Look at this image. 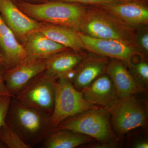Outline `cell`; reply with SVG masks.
<instances>
[{"label": "cell", "mask_w": 148, "mask_h": 148, "mask_svg": "<svg viewBox=\"0 0 148 148\" xmlns=\"http://www.w3.org/2000/svg\"><path fill=\"white\" fill-rule=\"evenodd\" d=\"M5 121L32 148L43 142L53 131L51 116L12 97Z\"/></svg>", "instance_id": "obj_1"}, {"label": "cell", "mask_w": 148, "mask_h": 148, "mask_svg": "<svg viewBox=\"0 0 148 148\" xmlns=\"http://www.w3.org/2000/svg\"><path fill=\"white\" fill-rule=\"evenodd\" d=\"M15 3L24 14L36 21L68 27L77 32L81 30L86 16L83 7L71 3H33L19 0Z\"/></svg>", "instance_id": "obj_2"}, {"label": "cell", "mask_w": 148, "mask_h": 148, "mask_svg": "<svg viewBox=\"0 0 148 148\" xmlns=\"http://www.w3.org/2000/svg\"><path fill=\"white\" fill-rule=\"evenodd\" d=\"M110 118V114L108 109L98 107L67 119L55 130H70L107 143L115 138L111 127Z\"/></svg>", "instance_id": "obj_3"}, {"label": "cell", "mask_w": 148, "mask_h": 148, "mask_svg": "<svg viewBox=\"0 0 148 148\" xmlns=\"http://www.w3.org/2000/svg\"><path fill=\"white\" fill-rule=\"evenodd\" d=\"M55 88L54 108L51 116L52 129L55 130L65 120L99 106L89 103L69 80L64 77L53 79Z\"/></svg>", "instance_id": "obj_4"}, {"label": "cell", "mask_w": 148, "mask_h": 148, "mask_svg": "<svg viewBox=\"0 0 148 148\" xmlns=\"http://www.w3.org/2000/svg\"><path fill=\"white\" fill-rule=\"evenodd\" d=\"M112 117L113 126L120 135L144 127L147 123V110L143 103L133 95L119 98L107 108Z\"/></svg>", "instance_id": "obj_5"}, {"label": "cell", "mask_w": 148, "mask_h": 148, "mask_svg": "<svg viewBox=\"0 0 148 148\" xmlns=\"http://www.w3.org/2000/svg\"><path fill=\"white\" fill-rule=\"evenodd\" d=\"M53 79L44 72L13 96L21 103L51 116L55 101Z\"/></svg>", "instance_id": "obj_6"}, {"label": "cell", "mask_w": 148, "mask_h": 148, "mask_svg": "<svg viewBox=\"0 0 148 148\" xmlns=\"http://www.w3.org/2000/svg\"><path fill=\"white\" fill-rule=\"evenodd\" d=\"M45 69V60L27 57L12 68L5 69L3 79L6 87L13 97Z\"/></svg>", "instance_id": "obj_7"}, {"label": "cell", "mask_w": 148, "mask_h": 148, "mask_svg": "<svg viewBox=\"0 0 148 148\" xmlns=\"http://www.w3.org/2000/svg\"><path fill=\"white\" fill-rule=\"evenodd\" d=\"M0 14L16 38L23 42L30 34L39 31L41 22L20 10L12 0H0Z\"/></svg>", "instance_id": "obj_8"}, {"label": "cell", "mask_w": 148, "mask_h": 148, "mask_svg": "<svg viewBox=\"0 0 148 148\" xmlns=\"http://www.w3.org/2000/svg\"><path fill=\"white\" fill-rule=\"evenodd\" d=\"M78 34L85 48L91 52L131 65V58L136 52L124 40L97 38L78 32Z\"/></svg>", "instance_id": "obj_9"}, {"label": "cell", "mask_w": 148, "mask_h": 148, "mask_svg": "<svg viewBox=\"0 0 148 148\" xmlns=\"http://www.w3.org/2000/svg\"><path fill=\"white\" fill-rule=\"evenodd\" d=\"M0 50L5 69H10L27 58L25 49L0 14Z\"/></svg>", "instance_id": "obj_10"}, {"label": "cell", "mask_w": 148, "mask_h": 148, "mask_svg": "<svg viewBox=\"0 0 148 148\" xmlns=\"http://www.w3.org/2000/svg\"><path fill=\"white\" fill-rule=\"evenodd\" d=\"M106 69L119 98L134 95L145 90L144 86L138 82L119 61H111Z\"/></svg>", "instance_id": "obj_11"}, {"label": "cell", "mask_w": 148, "mask_h": 148, "mask_svg": "<svg viewBox=\"0 0 148 148\" xmlns=\"http://www.w3.org/2000/svg\"><path fill=\"white\" fill-rule=\"evenodd\" d=\"M81 91L88 102L103 108H109L119 98L112 82L107 75H101Z\"/></svg>", "instance_id": "obj_12"}, {"label": "cell", "mask_w": 148, "mask_h": 148, "mask_svg": "<svg viewBox=\"0 0 148 148\" xmlns=\"http://www.w3.org/2000/svg\"><path fill=\"white\" fill-rule=\"evenodd\" d=\"M23 43L27 57L34 59L46 60L67 49L39 31L30 34Z\"/></svg>", "instance_id": "obj_13"}, {"label": "cell", "mask_w": 148, "mask_h": 148, "mask_svg": "<svg viewBox=\"0 0 148 148\" xmlns=\"http://www.w3.org/2000/svg\"><path fill=\"white\" fill-rule=\"evenodd\" d=\"M85 55L77 52H60L45 60V72L53 79L62 77L75 69L85 58Z\"/></svg>", "instance_id": "obj_14"}, {"label": "cell", "mask_w": 148, "mask_h": 148, "mask_svg": "<svg viewBox=\"0 0 148 148\" xmlns=\"http://www.w3.org/2000/svg\"><path fill=\"white\" fill-rule=\"evenodd\" d=\"M39 32L56 42L67 48L71 49L76 52L85 48L78 32L68 27L41 22Z\"/></svg>", "instance_id": "obj_15"}, {"label": "cell", "mask_w": 148, "mask_h": 148, "mask_svg": "<svg viewBox=\"0 0 148 148\" xmlns=\"http://www.w3.org/2000/svg\"><path fill=\"white\" fill-rule=\"evenodd\" d=\"M81 29L93 38L123 40V35L118 28L101 16L85 17Z\"/></svg>", "instance_id": "obj_16"}, {"label": "cell", "mask_w": 148, "mask_h": 148, "mask_svg": "<svg viewBox=\"0 0 148 148\" xmlns=\"http://www.w3.org/2000/svg\"><path fill=\"white\" fill-rule=\"evenodd\" d=\"M89 136L66 130H53L43 141L46 148H74L92 141Z\"/></svg>", "instance_id": "obj_17"}, {"label": "cell", "mask_w": 148, "mask_h": 148, "mask_svg": "<svg viewBox=\"0 0 148 148\" xmlns=\"http://www.w3.org/2000/svg\"><path fill=\"white\" fill-rule=\"evenodd\" d=\"M116 16L130 24L138 25L148 20V11L143 6L135 3L109 5L106 6Z\"/></svg>", "instance_id": "obj_18"}, {"label": "cell", "mask_w": 148, "mask_h": 148, "mask_svg": "<svg viewBox=\"0 0 148 148\" xmlns=\"http://www.w3.org/2000/svg\"><path fill=\"white\" fill-rule=\"evenodd\" d=\"M106 64L104 61L94 60L88 62L77 70V73L73 83L78 90L88 86L105 72Z\"/></svg>", "instance_id": "obj_19"}, {"label": "cell", "mask_w": 148, "mask_h": 148, "mask_svg": "<svg viewBox=\"0 0 148 148\" xmlns=\"http://www.w3.org/2000/svg\"><path fill=\"white\" fill-rule=\"evenodd\" d=\"M0 140L8 148H31L6 121L0 127Z\"/></svg>", "instance_id": "obj_20"}, {"label": "cell", "mask_w": 148, "mask_h": 148, "mask_svg": "<svg viewBox=\"0 0 148 148\" xmlns=\"http://www.w3.org/2000/svg\"><path fill=\"white\" fill-rule=\"evenodd\" d=\"M135 75V78L143 85L147 86L148 82V66L146 62H140L133 66Z\"/></svg>", "instance_id": "obj_21"}, {"label": "cell", "mask_w": 148, "mask_h": 148, "mask_svg": "<svg viewBox=\"0 0 148 148\" xmlns=\"http://www.w3.org/2000/svg\"><path fill=\"white\" fill-rule=\"evenodd\" d=\"M12 96L0 95V127L5 122L6 116Z\"/></svg>", "instance_id": "obj_22"}, {"label": "cell", "mask_w": 148, "mask_h": 148, "mask_svg": "<svg viewBox=\"0 0 148 148\" xmlns=\"http://www.w3.org/2000/svg\"><path fill=\"white\" fill-rule=\"evenodd\" d=\"M5 69L3 66L0 64V95H10L12 96L6 87L4 80L3 73Z\"/></svg>", "instance_id": "obj_23"}, {"label": "cell", "mask_w": 148, "mask_h": 148, "mask_svg": "<svg viewBox=\"0 0 148 148\" xmlns=\"http://www.w3.org/2000/svg\"><path fill=\"white\" fill-rule=\"evenodd\" d=\"M66 2H80L85 3H109L116 1L117 0H63Z\"/></svg>", "instance_id": "obj_24"}, {"label": "cell", "mask_w": 148, "mask_h": 148, "mask_svg": "<svg viewBox=\"0 0 148 148\" xmlns=\"http://www.w3.org/2000/svg\"><path fill=\"white\" fill-rule=\"evenodd\" d=\"M140 45L146 51L148 50V34L145 33L141 35L139 39Z\"/></svg>", "instance_id": "obj_25"}, {"label": "cell", "mask_w": 148, "mask_h": 148, "mask_svg": "<svg viewBox=\"0 0 148 148\" xmlns=\"http://www.w3.org/2000/svg\"><path fill=\"white\" fill-rule=\"evenodd\" d=\"M135 147L137 148H148V143L146 141L139 142L135 145Z\"/></svg>", "instance_id": "obj_26"}, {"label": "cell", "mask_w": 148, "mask_h": 148, "mask_svg": "<svg viewBox=\"0 0 148 148\" xmlns=\"http://www.w3.org/2000/svg\"><path fill=\"white\" fill-rule=\"evenodd\" d=\"M0 64H2L3 67L5 68L3 60V56L1 53V50H0Z\"/></svg>", "instance_id": "obj_27"}, {"label": "cell", "mask_w": 148, "mask_h": 148, "mask_svg": "<svg viewBox=\"0 0 148 148\" xmlns=\"http://www.w3.org/2000/svg\"><path fill=\"white\" fill-rule=\"evenodd\" d=\"M0 148H7L5 145L0 140Z\"/></svg>", "instance_id": "obj_28"}, {"label": "cell", "mask_w": 148, "mask_h": 148, "mask_svg": "<svg viewBox=\"0 0 148 148\" xmlns=\"http://www.w3.org/2000/svg\"><path fill=\"white\" fill-rule=\"evenodd\" d=\"M20 1H40V0H20Z\"/></svg>", "instance_id": "obj_29"}, {"label": "cell", "mask_w": 148, "mask_h": 148, "mask_svg": "<svg viewBox=\"0 0 148 148\" xmlns=\"http://www.w3.org/2000/svg\"><path fill=\"white\" fill-rule=\"evenodd\" d=\"M12 1H14V0H12Z\"/></svg>", "instance_id": "obj_30"}]
</instances>
